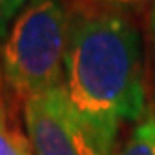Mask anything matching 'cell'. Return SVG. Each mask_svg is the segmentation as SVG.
Returning a JSON list of instances; mask_svg holds the SVG:
<instances>
[{"label":"cell","mask_w":155,"mask_h":155,"mask_svg":"<svg viewBox=\"0 0 155 155\" xmlns=\"http://www.w3.org/2000/svg\"><path fill=\"white\" fill-rule=\"evenodd\" d=\"M0 155H36L28 133L17 125L9 110L8 88L4 84L2 69H0Z\"/></svg>","instance_id":"cell-4"},{"label":"cell","mask_w":155,"mask_h":155,"mask_svg":"<svg viewBox=\"0 0 155 155\" xmlns=\"http://www.w3.org/2000/svg\"><path fill=\"white\" fill-rule=\"evenodd\" d=\"M114 155H155V114L148 112L135 124L125 142Z\"/></svg>","instance_id":"cell-5"},{"label":"cell","mask_w":155,"mask_h":155,"mask_svg":"<svg viewBox=\"0 0 155 155\" xmlns=\"http://www.w3.org/2000/svg\"><path fill=\"white\" fill-rule=\"evenodd\" d=\"M92 4H97L101 8H108L114 12L125 13V15H133V13H140L146 8H151V4L155 0H88Z\"/></svg>","instance_id":"cell-6"},{"label":"cell","mask_w":155,"mask_h":155,"mask_svg":"<svg viewBox=\"0 0 155 155\" xmlns=\"http://www.w3.org/2000/svg\"><path fill=\"white\" fill-rule=\"evenodd\" d=\"M69 9L65 0H28L9 26L0 69L8 92L23 103L64 86Z\"/></svg>","instance_id":"cell-2"},{"label":"cell","mask_w":155,"mask_h":155,"mask_svg":"<svg viewBox=\"0 0 155 155\" xmlns=\"http://www.w3.org/2000/svg\"><path fill=\"white\" fill-rule=\"evenodd\" d=\"M64 92L95 140L114 155L121 127L148 112L144 41L129 15L88 0L71 4Z\"/></svg>","instance_id":"cell-1"},{"label":"cell","mask_w":155,"mask_h":155,"mask_svg":"<svg viewBox=\"0 0 155 155\" xmlns=\"http://www.w3.org/2000/svg\"><path fill=\"white\" fill-rule=\"evenodd\" d=\"M150 30H151V36L155 39V2L150 8Z\"/></svg>","instance_id":"cell-8"},{"label":"cell","mask_w":155,"mask_h":155,"mask_svg":"<svg viewBox=\"0 0 155 155\" xmlns=\"http://www.w3.org/2000/svg\"><path fill=\"white\" fill-rule=\"evenodd\" d=\"M26 4L28 0H0V43L4 41L12 23Z\"/></svg>","instance_id":"cell-7"},{"label":"cell","mask_w":155,"mask_h":155,"mask_svg":"<svg viewBox=\"0 0 155 155\" xmlns=\"http://www.w3.org/2000/svg\"><path fill=\"white\" fill-rule=\"evenodd\" d=\"M23 118L36 155H110L77 116L64 86L26 99Z\"/></svg>","instance_id":"cell-3"}]
</instances>
